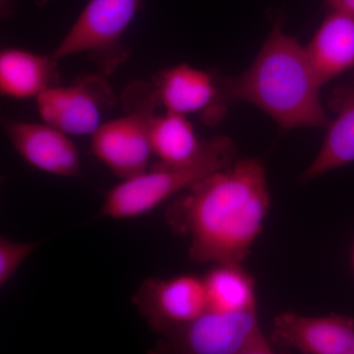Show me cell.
<instances>
[{
    "mask_svg": "<svg viewBox=\"0 0 354 354\" xmlns=\"http://www.w3.org/2000/svg\"><path fill=\"white\" fill-rule=\"evenodd\" d=\"M270 207L264 165L257 158H246L186 190L167 218L176 232L189 239L191 260L242 265Z\"/></svg>",
    "mask_w": 354,
    "mask_h": 354,
    "instance_id": "1",
    "label": "cell"
},
{
    "mask_svg": "<svg viewBox=\"0 0 354 354\" xmlns=\"http://www.w3.org/2000/svg\"><path fill=\"white\" fill-rule=\"evenodd\" d=\"M218 106L244 102L269 114L283 130L327 127L319 81L304 46L277 24L245 72L218 79Z\"/></svg>",
    "mask_w": 354,
    "mask_h": 354,
    "instance_id": "2",
    "label": "cell"
},
{
    "mask_svg": "<svg viewBox=\"0 0 354 354\" xmlns=\"http://www.w3.org/2000/svg\"><path fill=\"white\" fill-rule=\"evenodd\" d=\"M236 148L227 136H215L202 142L199 150L188 160L169 162L160 160L151 169L124 179L106 193L101 218L127 220L153 211L177 193L234 164Z\"/></svg>",
    "mask_w": 354,
    "mask_h": 354,
    "instance_id": "3",
    "label": "cell"
},
{
    "mask_svg": "<svg viewBox=\"0 0 354 354\" xmlns=\"http://www.w3.org/2000/svg\"><path fill=\"white\" fill-rule=\"evenodd\" d=\"M123 99L127 113L97 128L92 135V150L109 171L124 180L148 169L153 153L151 127L158 100L155 87L142 82L127 88Z\"/></svg>",
    "mask_w": 354,
    "mask_h": 354,
    "instance_id": "4",
    "label": "cell"
},
{
    "mask_svg": "<svg viewBox=\"0 0 354 354\" xmlns=\"http://www.w3.org/2000/svg\"><path fill=\"white\" fill-rule=\"evenodd\" d=\"M157 353L271 354L272 342L261 330L257 309L221 312L207 309L194 320L160 333Z\"/></svg>",
    "mask_w": 354,
    "mask_h": 354,
    "instance_id": "5",
    "label": "cell"
},
{
    "mask_svg": "<svg viewBox=\"0 0 354 354\" xmlns=\"http://www.w3.org/2000/svg\"><path fill=\"white\" fill-rule=\"evenodd\" d=\"M143 0H88L74 24L51 53L59 60L86 53L108 76L127 59L122 37Z\"/></svg>",
    "mask_w": 354,
    "mask_h": 354,
    "instance_id": "6",
    "label": "cell"
},
{
    "mask_svg": "<svg viewBox=\"0 0 354 354\" xmlns=\"http://www.w3.org/2000/svg\"><path fill=\"white\" fill-rule=\"evenodd\" d=\"M115 95L106 75L84 76L73 85H57L37 97L44 123L67 135H93L101 127L104 109L113 106Z\"/></svg>",
    "mask_w": 354,
    "mask_h": 354,
    "instance_id": "7",
    "label": "cell"
},
{
    "mask_svg": "<svg viewBox=\"0 0 354 354\" xmlns=\"http://www.w3.org/2000/svg\"><path fill=\"white\" fill-rule=\"evenodd\" d=\"M132 301L151 329L158 335L194 320L208 309L204 281L191 274L147 279Z\"/></svg>",
    "mask_w": 354,
    "mask_h": 354,
    "instance_id": "8",
    "label": "cell"
},
{
    "mask_svg": "<svg viewBox=\"0 0 354 354\" xmlns=\"http://www.w3.org/2000/svg\"><path fill=\"white\" fill-rule=\"evenodd\" d=\"M2 128L14 150L27 164L62 177L80 176V155L66 133L48 123L1 118Z\"/></svg>",
    "mask_w": 354,
    "mask_h": 354,
    "instance_id": "9",
    "label": "cell"
},
{
    "mask_svg": "<svg viewBox=\"0 0 354 354\" xmlns=\"http://www.w3.org/2000/svg\"><path fill=\"white\" fill-rule=\"evenodd\" d=\"M270 342L306 354H354V319L285 312L274 318Z\"/></svg>",
    "mask_w": 354,
    "mask_h": 354,
    "instance_id": "10",
    "label": "cell"
},
{
    "mask_svg": "<svg viewBox=\"0 0 354 354\" xmlns=\"http://www.w3.org/2000/svg\"><path fill=\"white\" fill-rule=\"evenodd\" d=\"M158 102L167 111L186 115L202 113L207 124L223 118L218 106V79L187 64L176 65L160 72L156 79Z\"/></svg>",
    "mask_w": 354,
    "mask_h": 354,
    "instance_id": "11",
    "label": "cell"
},
{
    "mask_svg": "<svg viewBox=\"0 0 354 354\" xmlns=\"http://www.w3.org/2000/svg\"><path fill=\"white\" fill-rule=\"evenodd\" d=\"M328 10L327 17L305 48L322 85L354 66V12Z\"/></svg>",
    "mask_w": 354,
    "mask_h": 354,
    "instance_id": "12",
    "label": "cell"
},
{
    "mask_svg": "<svg viewBox=\"0 0 354 354\" xmlns=\"http://www.w3.org/2000/svg\"><path fill=\"white\" fill-rule=\"evenodd\" d=\"M329 108L335 113L334 120L327 127L318 155L302 174L304 181L354 162V86L335 88Z\"/></svg>",
    "mask_w": 354,
    "mask_h": 354,
    "instance_id": "13",
    "label": "cell"
},
{
    "mask_svg": "<svg viewBox=\"0 0 354 354\" xmlns=\"http://www.w3.org/2000/svg\"><path fill=\"white\" fill-rule=\"evenodd\" d=\"M58 60L19 48H6L0 55V92L11 99L38 97L58 85Z\"/></svg>",
    "mask_w": 354,
    "mask_h": 354,
    "instance_id": "14",
    "label": "cell"
},
{
    "mask_svg": "<svg viewBox=\"0 0 354 354\" xmlns=\"http://www.w3.org/2000/svg\"><path fill=\"white\" fill-rule=\"evenodd\" d=\"M208 309L243 311L256 307L255 281L239 264H216L203 278Z\"/></svg>",
    "mask_w": 354,
    "mask_h": 354,
    "instance_id": "15",
    "label": "cell"
},
{
    "mask_svg": "<svg viewBox=\"0 0 354 354\" xmlns=\"http://www.w3.org/2000/svg\"><path fill=\"white\" fill-rule=\"evenodd\" d=\"M153 153L162 162H183L192 158L202 142L183 114L167 111L156 115L151 127Z\"/></svg>",
    "mask_w": 354,
    "mask_h": 354,
    "instance_id": "16",
    "label": "cell"
},
{
    "mask_svg": "<svg viewBox=\"0 0 354 354\" xmlns=\"http://www.w3.org/2000/svg\"><path fill=\"white\" fill-rule=\"evenodd\" d=\"M43 241L19 242L0 237V286L11 281L25 260Z\"/></svg>",
    "mask_w": 354,
    "mask_h": 354,
    "instance_id": "17",
    "label": "cell"
},
{
    "mask_svg": "<svg viewBox=\"0 0 354 354\" xmlns=\"http://www.w3.org/2000/svg\"><path fill=\"white\" fill-rule=\"evenodd\" d=\"M50 0H35L37 6H43L48 3ZM16 0H0V14L3 19H6L9 16L12 15L14 6H15Z\"/></svg>",
    "mask_w": 354,
    "mask_h": 354,
    "instance_id": "18",
    "label": "cell"
},
{
    "mask_svg": "<svg viewBox=\"0 0 354 354\" xmlns=\"http://www.w3.org/2000/svg\"><path fill=\"white\" fill-rule=\"evenodd\" d=\"M328 9H342L354 12V0H326Z\"/></svg>",
    "mask_w": 354,
    "mask_h": 354,
    "instance_id": "19",
    "label": "cell"
},
{
    "mask_svg": "<svg viewBox=\"0 0 354 354\" xmlns=\"http://www.w3.org/2000/svg\"><path fill=\"white\" fill-rule=\"evenodd\" d=\"M353 266L354 269V247H353Z\"/></svg>",
    "mask_w": 354,
    "mask_h": 354,
    "instance_id": "20",
    "label": "cell"
}]
</instances>
